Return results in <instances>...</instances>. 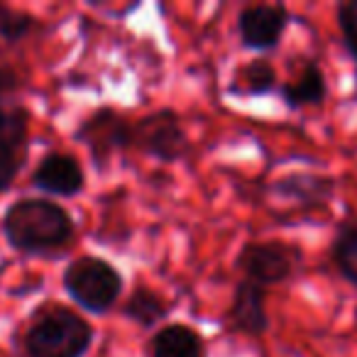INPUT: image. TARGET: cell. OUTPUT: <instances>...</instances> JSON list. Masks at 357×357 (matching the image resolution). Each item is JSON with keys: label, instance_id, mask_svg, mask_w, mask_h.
<instances>
[{"label": "cell", "instance_id": "cell-1", "mask_svg": "<svg viewBox=\"0 0 357 357\" xmlns=\"http://www.w3.org/2000/svg\"><path fill=\"white\" fill-rule=\"evenodd\" d=\"M74 220L61 206L47 199H22L6 211L3 233L15 250L45 255L64 248L74 238Z\"/></svg>", "mask_w": 357, "mask_h": 357}, {"label": "cell", "instance_id": "cell-2", "mask_svg": "<svg viewBox=\"0 0 357 357\" xmlns=\"http://www.w3.org/2000/svg\"><path fill=\"white\" fill-rule=\"evenodd\" d=\"M96 331L84 316L54 308L37 318L25 335L27 357H86Z\"/></svg>", "mask_w": 357, "mask_h": 357}, {"label": "cell", "instance_id": "cell-3", "mask_svg": "<svg viewBox=\"0 0 357 357\" xmlns=\"http://www.w3.org/2000/svg\"><path fill=\"white\" fill-rule=\"evenodd\" d=\"M123 274L100 257H79L66 267L64 289L84 311L103 316L123 294Z\"/></svg>", "mask_w": 357, "mask_h": 357}, {"label": "cell", "instance_id": "cell-4", "mask_svg": "<svg viewBox=\"0 0 357 357\" xmlns=\"http://www.w3.org/2000/svg\"><path fill=\"white\" fill-rule=\"evenodd\" d=\"M298 264H301L298 248L282 240H252L243 245L235 257V267L245 274V279L259 287L289 282L296 274Z\"/></svg>", "mask_w": 357, "mask_h": 357}, {"label": "cell", "instance_id": "cell-5", "mask_svg": "<svg viewBox=\"0 0 357 357\" xmlns=\"http://www.w3.org/2000/svg\"><path fill=\"white\" fill-rule=\"evenodd\" d=\"M132 147L162 162H176L189 149L181 120L174 110L162 108L132 123Z\"/></svg>", "mask_w": 357, "mask_h": 357}, {"label": "cell", "instance_id": "cell-6", "mask_svg": "<svg viewBox=\"0 0 357 357\" xmlns=\"http://www.w3.org/2000/svg\"><path fill=\"white\" fill-rule=\"evenodd\" d=\"M76 139L91 149L93 162L113 157L115 152L132 147V123L113 108H100L81 123Z\"/></svg>", "mask_w": 357, "mask_h": 357}, {"label": "cell", "instance_id": "cell-7", "mask_svg": "<svg viewBox=\"0 0 357 357\" xmlns=\"http://www.w3.org/2000/svg\"><path fill=\"white\" fill-rule=\"evenodd\" d=\"M289 22H291L289 8L272 6V3L250 6L238 15L240 42H243V47L255 52L274 50L282 42Z\"/></svg>", "mask_w": 357, "mask_h": 357}, {"label": "cell", "instance_id": "cell-8", "mask_svg": "<svg viewBox=\"0 0 357 357\" xmlns=\"http://www.w3.org/2000/svg\"><path fill=\"white\" fill-rule=\"evenodd\" d=\"M228 326L235 333H243L250 337H259L269 331V313H267V291L255 282L235 284L233 301L228 308Z\"/></svg>", "mask_w": 357, "mask_h": 357}, {"label": "cell", "instance_id": "cell-9", "mask_svg": "<svg viewBox=\"0 0 357 357\" xmlns=\"http://www.w3.org/2000/svg\"><path fill=\"white\" fill-rule=\"evenodd\" d=\"M32 184L50 196H76L84 191L86 176L81 164L71 154L52 152L37 164L32 174Z\"/></svg>", "mask_w": 357, "mask_h": 357}, {"label": "cell", "instance_id": "cell-10", "mask_svg": "<svg viewBox=\"0 0 357 357\" xmlns=\"http://www.w3.org/2000/svg\"><path fill=\"white\" fill-rule=\"evenodd\" d=\"M272 191L282 199L296 201L303 211H316L326 206L335 194V181L331 176H318V174H287L272 186Z\"/></svg>", "mask_w": 357, "mask_h": 357}, {"label": "cell", "instance_id": "cell-11", "mask_svg": "<svg viewBox=\"0 0 357 357\" xmlns=\"http://www.w3.org/2000/svg\"><path fill=\"white\" fill-rule=\"evenodd\" d=\"M152 357H206V342L186 323H167L149 340Z\"/></svg>", "mask_w": 357, "mask_h": 357}, {"label": "cell", "instance_id": "cell-12", "mask_svg": "<svg viewBox=\"0 0 357 357\" xmlns=\"http://www.w3.org/2000/svg\"><path fill=\"white\" fill-rule=\"evenodd\" d=\"M279 93H282V100L287 103V108L291 110L321 105L328 98V79L316 61H308L289 84L282 86Z\"/></svg>", "mask_w": 357, "mask_h": 357}, {"label": "cell", "instance_id": "cell-13", "mask_svg": "<svg viewBox=\"0 0 357 357\" xmlns=\"http://www.w3.org/2000/svg\"><path fill=\"white\" fill-rule=\"evenodd\" d=\"M277 89V69L267 59H250L233 71L228 91L238 98L267 96Z\"/></svg>", "mask_w": 357, "mask_h": 357}, {"label": "cell", "instance_id": "cell-14", "mask_svg": "<svg viewBox=\"0 0 357 357\" xmlns=\"http://www.w3.org/2000/svg\"><path fill=\"white\" fill-rule=\"evenodd\" d=\"M331 259L335 264L337 274L347 284L357 287V215L350 213L335 228L331 243Z\"/></svg>", "mask_w": 357, "mask_h": 357}, {"label": "cell", "instance_id": "cell-15", "mask_svg": "<svg viewBox=\"0 0 357 357\" xmlns=\"http://www.w3.org/2000/svg\"><path fill=\"white\" fill-rule=\"evenodd\" d=\"M169 311H172V306H169V301H164L162 294H157L149 287H142V284H137L130 291L123 306V316L137 323L139 328H154L169 316Z\"/></svg>", "mask_w": 357, "mask_h": 357}, {"label": "cell", "instance_id": "cell-16", "mask_svg": "<svg viewBox=\"0 0 357 357\" xmlns=\"http://www.w3.org/2000/svg\"><path fill=\"white\" fill-rule=\"evenodd\" d=\"M35 27V17L27 13L13 10V8L0 6V37L8 42H17Z\"/></svg>", "mask_w": 357, "mask_h": 357}, {"label": "cell", "instance_id": "cell-17", "mask_svg": "<svg viewBox=\"0 0 357 357\" xmlns=\"http://www.w3.org/2000/svg\"><path fill=\"white\" fill-rule=\"evenodd\" d=\"M337 27H340L342 45L350 52V56L357 61V0H347L342 6H337Z\"/></svg>", "mask_w": 357, "mask_h": 357}, {"label": "cell", "instance_id": "cell-18", "mask_svg": "<svg viewBox=\"0 0 357 357\" xmlns=\"http://www.w3.org/2000/svg\"><path fill=\"white\" fill-rule=\"evenodd\" d=\"M22 149L20 147H6L0 144V191H6L13 184L22 167Z\"/></svg>", "mask_w": 357, "mask_h": 357}, {"label": "cell", "instance_id": "cell-19", "mask_svg": "<svg viewBox=\"0 0 357 357\" xmlns=\"http://www.w3.org/2000/svg\"><path fill=\"white\" fill-rule=\"evenodd\" d=\"M15 86H17V79L13 76V71H8V69L0 66V96L6 93V91H13Z\"/></svg>", "mask_w": 357, "mask_h": 357}, {"label": "cell", "instance_id": "cell-20", "mask_svg": "<svg viewBox=\"0 0 357 357\" xmlns=\"http://www.w3.org/2000/svg\"><path fill=\"white\" fill-rule=\"evenodd\" d=\"M6 113H8V108H6V105H3V96H0V120L6 118Z\"/></svg>", "mask_w": 357, "mask_h": 357}]
</instances>
